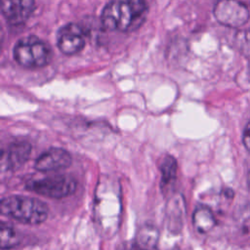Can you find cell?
<instances>
[{
  "label": "cell",
  "mask_w": 250,
  "mask_h": 250,
  "mask_svg": "<svg viewBox=\"0 0 250 250\" xmlns=\"http://www.w3.org/2000/svg\"><path fill=\"white\" fill-rule=\"evenodd\" d=\"M147 12L146 0H110L102 12V25L109 31H134L143 24Z\"/></svg>",
  "instance_id": "obj_1"
},
{
  "label": "cell",
  "mask_w": 250,
  "mask_h": 250,
  "mask_svg": "<svg viewBox=\"0 0 250 250\" xmlns=\"http://www.w3.org/2000/svg\"><path fill=\"white\" fill-rule=\"evenodd\" d=\"M0 211L4 216L27 225H39L48 218V206L41 200L24 196L10 195L3 197Z\"/></svg>",
  "instance_id": "obj_2"
},
{
  "label": "cell",
  "mask_w": 250,
  "mask_h": 250,
  "mask_svg": "<svg viewBox=\"0 0 250 250\" xmlns=\"http://www.w3.org/2000/svg\"><path fill=\"white\" fill-rule=\"evenodd\" d=\"M14 59L25 68H39L47 65L52 58L49 45L34 35L21 38L14 47Z\"/></svg>",
  "instance_id": "obj_3"
},
{
  "label": "cell",
  "mask_w": 250,
  "mask_h": 250,
  "mask_svg": "<svg viewBox=\"0 0 250 250\" xmlns=\"http://www.w3.org/2000/svg\"><path fill=\"white\" fill-rule=\"evenodd\" d=\"M28 190L45 197L61 199L72 194L76 188V180L69 175H56L27 182Z\"/></svg>",
  "instance_id": "obj_4"
},
{
  "label": "cell",
  "mask_w": 250,
  "mask_h": 250,
  "mask_svg": "<svg viewBox=\"0 0 250 250\" xmlns=\"http://www.w3.org/2000/svg\"><path fill=\"white\" fill-rule=\"evenodd\" d=\"M213 13L221 24L232 28L244 25L250 17L248 8L239 0H217Z\"/></svg>",
  "instance_id": "obj_5"
},
{
  "label": "cell",
  "mask_w": 250,
  "mask_h": 250,
  "mask_svg": "<svg viewBox=\"0 0 250 250\" xmlns=\"http://www.w3.org/2000/svg\"><path fill=\"white\" fill-rule=\"evenodd\" d=\"M86 42L83 28L73 22L61 27L57 34V45L59 50L67 56L75 55L84 49Z\"/></svg>",
  "instance_id": "obj_6"
},
{
  "label": "cell",
  "mask_w": 250,
  "mask_h": 250,
  "mask_svg": "<svg viewBox=\"0 0 250 250\" xmlns=\"http://www.w3.org/2000/svg\"><path fill=\"white\" fill-rule=\"evenodd\" d=\"M35 10V0H1V14L11 25L24 23Z\"/></svg>",
  "instance_id": "obj_7"
},
{
  "label": "cell",
  "mask_w": 250,
  "mask_h": 250,
  "mask_svg": "<svg viewBox=\"0 0 250 250\" xmlns=\"http://www.w3.org/2000/svg\"><path fill=\"white\" fill-rule=\"evenodd\" d=\"M71 164V156L63 148L52 147L41 153L34 161V168L40 172L64 169Z\"/></svg>",
  "instance_id": "obj_8"
},
{
  "label": "cell",
  "mask_w": 250,
  "mask_h": 250,
  "mask_svg": "<svg viewBox=\"0 0 250 250\" xmlns=\"http://www.w3.org/2000/svg\"><path fill=\"white\" fill-rule=\"evenodd\" d=\"M31 145L28 142L17 141L11 143L6 152L2 151V163L6 162L8 169L18 170L27 162L31 154Z\"/></svg>",
  "instance_id": "obj_9"
},
{
  "label": "cell",
  "mask_w": 250,
  "mask_h": 250,
  "mask_svg": "<svg viewBox=\"0 0 250 250\" xmlns=\"http://www.w3.org/2000/svg\"><path fill=\"white\" fill-rule=\"evenodd\" d=\"M158 239V229L152 225H144L136 234L132 250H156Z\"/></svg>",
  "instance_id": "obj_10"
},
{
  "label": "cell",
  "mask_w": 250,
  "mask_h": 250,
  "mask_svg": "<svg viewBox=\"0 0 250 250\" xmlns=\"http://www.w3.org/2000/svg\"><path fill=\"white\" fill-rule=\"evenodd\" d=\"M185 204L180 196L171 198L167 205V227L173 233H179L183 228Z\"/></svg>",
  "instance_id": "obj_11"
},
{
  "label": "cell",
  "mask_w": 250,
  "mask_h": 250,
  "mask_svg": "<svg viewBox=\"0 0 250 250\" xmlns=\"http://www.w3.org/2000/svg\"><path fill=\"white\" fill-rule=\"evenodd\" d=\"M192 224L194 229L200 233L210 231L216 225L215 216L212 210L204 205L196 207L192 215Z\"/></svg>",
  "instance_id": "obj_12"
},
{
  "label": "cell",
  "mask_w": 250,
  "mask_h": 250,
  "mask_svg": "<svg viewBox=\"0 0 250 250\" xmlns=\"http://www.w3.org/2000/svg\"><path fill=\"white\" fill-rule=\"evenodd\" d=\"M159 169L161 173L160 186L161 188H166L167 186L171 185L176 179L177 169H178V164L176 159L172 155L166 154L161 160Z\"/></svg>",
  "instance_id": "obj_13"
},
{
  "label": "cell",
  "mask_w": 250,
  "mask_h": 250,
  "mask_svg": "<svg viewBox=\"0 0 250 250\" xmlns=\"http://www.w3.org/2000/svg\"><path fill=\"white\" fill-rule=\"evenodd\" d=\"M0 238H1L0 246H1V249L3 250L13 248L17 246L21 241V238L19 236L17 229L7 222L1 223Z\"/></svg>",
  "instance_id": "obj_14"
},
{
  "label": "cell",
  "mask_w": 250,
  "mask_h": 250,
  "mask_svg": "<svg viewBox=\"0 0 250 250\" xmlns=\"http://www.w3.org/2000/svg\"><path fill=\"white\" fill-rule=\"evenodd\" d=\"M239 50L245 58L250 60V28L247 29L240 37Z\"/></svg>",
  "instance_id": "obj_15"
},
{
  "label": "cell",
  "mask_w": 250,
  "mask_h": 250,
  "mask_svg": "<svg viewBox=\"0 0 250 250\" xmlns=\"http://www.w3.org/2000/svg\"><path fill=\"white\" fill-rule=\"evenodd\" d=\"M243 143L245 147L250 151V121L247 123L243 132Z\"/></svg>",
  "instance_id": "obj_16"
},
{
  "label": "cell",
  "mask_w": 250,
  "mask_h": 250,
  "mask_svg": "<svg viewBox=\"0 0 250 250\" xmlns=\"http://www.w3.org/2000/svg\"><path fill=\"white\" fill-rule=\"evenodd\" d=\"M247 182H248V187H249V188H250V172H249L248 177H247Z\"/></svg>",
  "instance_id": "obj_17"
}]
</instances>
